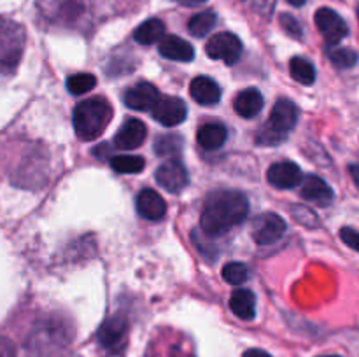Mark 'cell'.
<instances>
[{"label":"cell","mask_w":359,"mask_h":357,"mask_svg":"<svg viewBox=\"0 0 359 357\" xmlns=\"http://www.w3.org/2000/svg\"><path fill=\"white\" fill-rule=\"evenodd\" d=\"M249 216V200L244 192L216 191L205 200L200 227L207 237H221L244 223Z\"/></svg>","instance_id":"cell-1"},{"label":"cell","mask_w":359,"mask_h":357,"mask_svg":"<svg viewBox=\"0 0 359 357\" xmlns=\"http://www.w3.org/2000/svg\"><path fill=\"white\" fill-rule=\"evenodd\" d=\"M112 118V107L104 97H93L81 102L74 108V130L81 140H95L105 132Z\"/></svg>","instance_id":"cell-2"},{"label":"cell","mask_w":359,"mask_h":357,"mask_svg":"<svg viewBox=\"0 0 359 357\" xmlns=\"http://www.w3.org/2000/svg\"><path fill=\"white\" fill-rule=\"evenodd\" d=\"M298 122V108L287 98H280L276 102L270 118L263 128L258 130L256 133V142L259 146H277V144L284 142L287 133L297 126Z\"/></svg>","instance_id":"cell-3"},{"label":"cell","mask_w":359,"mask_h":357,"mask_svg":"<svg viewBox=\"0 0 359 357\" xmlns=\"http://www.w3.org/2000/svg\"><path fill=\"white\" fill-rule=\"evenodd\" d=\"M27 34L18 21L0 16V72L13 74L21 62Z\"/></svg>","instance_id":"cell-4"},{"label":"cell","mask_w":359,"mask_h":357,"mask_svg":"<svg viewBox=\"0 0 359 357\" xmlns=\"http://www.w3.org/2000/svg\"><path fill=\"white\" fill-rule=\"evenodd\" d=\"M287 230L286 220L273 212L259 214L255 217L251 226L252 238L259 245H272L284 237Z\"/></svg>","instance_id":"cell-5"},{"label":"cell","mask_w":359,"mask_h":357,"mask_svg":"<svg viewBox=\"0 0 359 357\" xmlns=\"http://www.w3.org/2000/svg\"><path fill=\"white\" fill-rule=\"evenodd\" d=\"M242 42L230 31H221L209 38L205 46L207 55L212 59H223L226 65H235L242 56Z\"/></svg>","instance_id":"cell-6"},{"label":"cell","mask_w":359,"mask_h":357,"mask_svg":"<svg viewBox=\"0 0 359 357\" xmlns=\"http://www.w3.org/2000/svg\"><path fill=\"white\" fill-rule=\"evenodd\" d=\"M314 20L328 46L339 44L342 38H346L349 35V27L344 21V18L337 10L330 9V7H321L316 13Z\"/></svg>","instance_id":"cell-7"},{"label":"cell","mask_w":359,"mask_h":357,"mask_svg":"<svg viewBox=\"0 0 359 357\" xmlns=\"http://www.w3.org/2000/svg\"><path fill=\"white\" fill-rule=\"evenodd\" d=\"M156 177V182L168 192H181L182 189L188 188L189 184V174L186 170L184 164L177 160H170L167 163L161 164L160 168L154 174Z\"/></svg>","instance_id":"cell-8"},{"label":"cell","mask_w":359,"mask_h":357,"mask_svg":"<svg viewBox=\"0 0 359 357\" xmlns=\"http://www.w3.org/2000/svg\"><path fill=\"white\" fill-rule=\"evenodd\" d=\"M128 332V321L125 315H112L98 329V342L109 352H119Z\"/></svg>","instance_id":"cell-9"},{"label":"cell","mask_w":359,"mask_h":357,"mask_svg":"<svg viewBox=\"0 0 359 357\" xmlns=\"http://www.w3.org/2000/svg\"><path fill=\"white\" fill-rule=\"evenodd\" d=\"M154 121L163 126H177L188 115L186 104L177 97H160L154 107L151 108Z\"/></svg>","instance_id":"cell-10"},{"label":"cell","mask_w":359,"mask_h":357,"mask_svg":"<svg viewBox=\"0 0 359 357\" xmlns=\"http://www.w3.org/2000/svg\"><path fill=\"white\" fill-rule=\"evenodd\" d=\"M269 182L277 189H293L304 181L302 168L293 161H279L273 163L266 172Z\"/></svg>","instance_id":"cell-11"},{"label":"cell","mask_w":359,"mask_h":357,"mask_svg":"<svg viewBox=\"0 0 359 357\" xmlns=\"http://www.w3.org/2000/svg\"><path fill=\"white\" fill-rule=\"evenodd\" d=\"M158 98H160V93H158L156 86L142 80V83H137L132 88H128L123 100H125L126 107L132 108V111L146 112L154 107Z\"/></svg>","instance_id":"cell-12"},{"label":"cell","mask_w":359,"mask_h":357,"mask_svg":"<svg viewBox=\"0 0 359 357\" xmlns=\"http://www.w3.org/2000/svg\"><path fill=\"white\" fill-rule=\"evenodd\" d=\"M137 212H139L140 217L147 220H161L165 216H167V203L161 198L160 192H156L154 189H142L139 192L135 200Z\"/></svg>","instance_id":"cell-13"},{"label":"cell","mask_w":359,"mask_h":357,"mask_svg":"<svg viewBox=\"0 0 359 357\" xmlns=\"http://www.w3.org/2000/svg\"><path fill=\"white\" fill-rule=\"evenodd\" d=\"M147 136V128L140 119H128L114 135V146L121 150L137 149L144 144Z\"/></svg>","instance_id":"cell-14"},{"label":"cell","mask_w":359,"mask_h":357,"mask_svg":"<svg viewBox=\"0 0 359 357\" xmlns=\"http://www.w3.org/2000/svg\"><path fill=\"white\" fill-rule=\"evenodd\" d=\"M158 52L163 58L174 59V62L188 63L195 58V48L177 35H165L158 44Z\"/></svg>","instance_id":"cell-15"},{"label":"cell","mask_w":359,"mask_h":357,"mask_svg":"<svg viewBox=\"0 0 359 357\" xmlns=\"http://www.w3.org/2000/svg\"><path fill=\"white\" fill-rule=\"evenodd\" d=\"M302 198L316 205L326 206L333 202V189L326 181H323L318 175H307L302 181Z\"/></svg>","instance_id":"cell-16"},{"label":"cell","mask_w":359,"mask_h":357,"mask_svg":"<svg viewBox=\"0 0 359 357\" xmlns=\"http://www.w3.org/2000/svg\"><path fill=\"white\" fill-rule=\"evenodd\" d=\"M189 94L200 105H216L221 100V88L210 77L198 76L189 84Z\"/></svg>","instance_id":"cell-17"},{"label":"cell","mask_w":359,"mask_h":357,"mask_svg":"<svg viewBox=\"0 0 359 357\" xmlns=\"http://www.w3.org/2000/svg\"><path fill=\"white\" fill-rule=\"evenodd\" d=\"M263 105H265V98H263L262 91L256 88H248V90L241 91L233 102V108L241 118L252 119L262 112Z\"/></svg>","instance_id":"cell-18"},{"label":"cell","mask_w":359,"mask_h":357,"mask_svg":"<svg viewBox=\"0 0 359 357\" xmlns=\"http://www.w3.org/2000/svg\"><path fill=\"white\" fill-rule=\"evenodd\" d=\"M226 136V126L221 125V122H207L198 130L196 140H198L200 147H203L205 150H217L224 146Z\"/></svg>","instance_id":"cell-19"},{"label":"cell","mask_w":359,"mask_h":357,"mask_svg":"<svg viewBox=\"0 0 359 357\" xmlns=\"http://www.w3.org/2000/svg\"><path fill=\"white\" fill-rule=\"evenodd\" d=\"M230 308L242 321H251L256 315V296L249 289H237L230 296Z\"/></svg>","instance_id":"cell-20"},{"label":"cell","mask_w":359,"mask_h":357,"mask_svg":"<svg viewBox=\"0 0 359 357\" xmlns=\"http://www.w3.org/2000/svg\"><path fill=\"white\" fill-rule=\"evenodd\" d=\"M165 37V23L158 18H151V20L144 21L135 31H133V38L139 44L149 46L154 42H160Z\"/></svg>","instance_id":"cell-21"},{"label":"cell","mask_w":359,"mask_h":357,"mask_svg":"<svg viewBox=\"0 0 359 357\" xmlns=\"http://www.w3.org/2000/svg\"><path fill=\"white\" fill-rule=\"evenodd\" d=\"M51 14L60 21H74L84 13V0H51Z\"/></svg>","instance_id":"cell-22"},{"label":"cell","mask_w":359,"mask_h":357,"mask_svg":"<svg viewBox=\"0 0 359 357\" xmlns=\"http://www.w3.org/2000/svg\"><path fill=\"white\" fill-rule=\"evenodd\" d=\"M109 163L112 170L119 174H140L146 167V160L135 154H118V156H112Z\"/></svg>","instance_id":"cell-23"},{"label":"cell","mask_w":359,"mask_h":357,"mask_svg":"<svg viewBox=\"0 0 359 357\" xmlns=\"http://www.w3.org/2000/svg\"><path fill=\"white\" fill-rule=\"evenodd\" d=\"M290 72L293 76L294 80H298L300 84L305 86H311L316 80V69L307 58H302V56H294L290 62Z\"/></svg>","instance_id":"cell-24"},{"label":"cell","mask_w":359,"mask_h":357,"mask_svg":"<svg viewBox=\"0 0 359 357\" xmlns=\"http://www.w3.org/2000/svg\"><path fill=\"white\" fill-rule=\"evenodd\" d=\"M216 20L217 18L212 10H203V13L195 14L188 23L189 34L195 35V37H205V35L214 28Z\"/></svg>","instance_id":"cell-25"},{"label":"cell","mask_w":359,"mask_h":357,"mask_svg":"<svg viewBox=\"0 0 359 357\" xmlns=\"http://www.w3.org/2000/svg\"><path fill=\"white\" fill-rule=\"evenodd\" d=\"M97 86V77L93 74H74L67 79V90L72 94H84Z\"/></svg>","instance_id":"cell-26"},{"label":"cell","mask_w":359,"mask_h":357,"mask_svg":"<svg viewBox=\"0 0 359 357\" xmlns=\"http://www.w3.org/2000/svg\"><path fill=\"white\" fill-rule=\"evenodd\" d=\"M328 58L339 69H351L358 63L356 51L349 48H332L328 49Z\"/></svg>","instance_id":"cell-27"},{"label":"cell","mask_w":359,"mask_h":357,"mask_svg":"<svg viewBox=\"0 0 359 357\" xmlns=\"http://www.w3.org/2000/svg\"><path fill=\"white\" fill-rule=\"evenodd\" d=\"M223 276L231 286H241L249 279V268L244 262H228L223 266Z\"/></svg>","instance_id":"cell-28"},{"label":"cell","mask_w":359,"mask_h":357,"mask_svg":"<svg viewBox=\"0 0 359 357\" xmlns=\"http://www.w3.org/2000/svg\"><path fill=\"white\" fill-rule=\"evenodd\" d=\"M154 149L160 156H174L182 149V139L179 135H161L154 144Z\"/></svg>","instance_id":"cell-29"},{"label":"cell","mask_w":359,"mask_h":357,"mask_svg":"<svg viewBox=\"0 0 359 357\" xmlns=\"http://www.w3.org/2000/svg\"><path fill=\"white\" fill-rule=\"evenodd\" d=\"M280 24H283L286 34H290L291 37L294 38L302 37V27L298 24V21L294 20L293 16H290V14H280Z\"/></svg>","instance_id":"cell-30"},{"label":"cell","mask_w":359,"mask_h":357,"mask_svg":"<svg viewBox=\"0 0 359 357\" xmlns=\"http://www.w3.org/2000/svg\"><path fill=\"white\" fill-rule=\"evenodd\" d=\"M340 238H342L344 244L359 252V231L353 230V227H342L340 230Z\"/></svg>","instance_id":"cell-31"},{"label":"cell","mask_w":359,"mask_h":357,"mask_svg":"<svg viewBox=\"0 0 359 357\" xmlns=\"http://www.w3.org/2000/svg\"><path fill=\"white\" fill-rule=\"evenodd\" d=\"M0 357H18L16 346L6 336H0Z\"/></svg>","instance_id":"cell-32"},{"label":"cell","mask_w":359,"mask_h":357,"mask_svg":"<svg viewBox=\"0 0 359 357\" xmlns=\"http://www.w3.org/2000/svg\"><path fill=\"white\" fill-rule=\"evenodd\" d=\"M242 357H272V356L262 349H249V350H245L244 356Z\"/></svg>","instance_id":"cell-33"},{"label":"cell","mask_w":359,"mask_h":357,"mask_svg":"<svg viewBox=\"0 0 359 357\" xmlns=\"http://www.w3.org/2000/svg\"><path fill=\"white\" fill-rule=\"evenodd\" d=\"M349 172H351V177H353L354 184H356V188L359 189V164H351Z\"/></svg>","instance_id":"cell-34"},{"label":"cell","mask_w":359,"mask_h":357,"mask_svg":"<svg viewBox=\"0 0 359 357\" xmlns=\"http://www.w3.org/2000/svg\"><path fill=\"white\" fill-rule=\"evenodd\" d=\"M175 2H179L181 6H186V7H193V6H200V4L207 2V0H175Z\"/></svg>","instance_id":"cell-35"},{"label":"cell","mask_w":359,"mask_h":357,"mask_svg":"<svg viewBox=\"0 0 359 357\" xmlns=\"http://www.w3.org/2000/svg\"><path fill=\"white\" fill-rule=\"evenodd\" d=\"M286 2L291 4V6H294V7H300V6H304L307 0H286Z\"/></svg>","instance_id":"cell-36"},{"label":"cell","mask_w":359,"mask_h":357,"mask_svg":"<svg viewBox=\"0 0 359 357\" xmlns=\"http://www.w3.org/2000/svg\"><path fill=\"white\" fill-rule=\"evenodd\" d=\"M323 357H340V356H323Z\"/></svg>","instance_id":"cell-37"},{"label":"cell","mask_w":359,"mask_h":357,"mask_svg":"<svg viewBox=\"0 0 359 357\" xmlns=\"http://www.w3.org/2000/svg\"><path fill=\"white\" fill-rule=\"evenodd\" d=\"M358 18H359V7H358Z\"/></svg>","instance_id":"cell-38"}]
</instances>
